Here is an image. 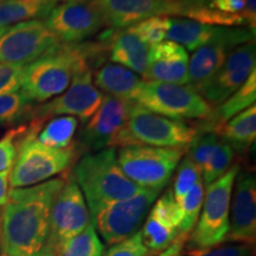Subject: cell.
I'll return each mask as SVG.
<instances>
[{
  "mask_svg": "<svg viewBox=\"0 0 256 256\" xmlns=\"http://www.w3.org/2000/svg\"><path fill=\"white\" fill-rule=\"evenodd\" d=\"M68 174L28 188H10L0 208V256H40L54 200Z\"/></svg>",
  "mask_w": 256,
  "mask_h": 256,
  "instance_id": "obj_1",
  "label": "cell"
},
{
  "mask_svg": "<svg viewBox=\"0 0 256 256\" xmlns=\"http://www.w3.org/2000/svg\"><path fill=\"white\" fill-rule=\"evenodd\" d=\"M90 68L89 43L60 46L23 66L20 90L30 102L51 100L66 90L80 70Z\"/></svg>",
  "mask_w": 256,
  "mask_h": 256,
  "instance_id": "obj_2",
  "label": "cell"
},
{
  "mask_svg": "<svg viewBox=\"0 0 256 256\" xmlns=\"http://www.w3.org/2000/svg\"><path fill=\"white\" fill-rule=\"evenodd\" d=\"M72 177L84 197L90 217L108 204L127 200L142 190L124 176L113 147L82 156Z\"/></svg>",
  "mask_w": 256,
  "mask_h": 256,
  "instance_id": "obj_3",
  "label": "cell"
},
{
  "mask_svg": "<svg viewBox=\"0 0 256 256\" xmlns=\"http://www.w3.org/2000/svg\"><path fill=\"white\" fill-rule=\"evenodd\" d=\"M44 122L32 121L18 142L17 156L10 174L11 188H28L50 180L68 171L78 158L75 146L55 148L38 142L37 133Z\"/></svg>",
  "mask_w": 256,
  "mask_h": 256,
  "instance_id": "obj_4",
  "label": "cell"
},
{
  "mask_svg": "<svg viewBox=\"0 0 256 256\" xmlns=\"http://www.w3.org/2000/svg\"><path fill=\"white\" fill-rule=\"evenodd\" d=\"M240 165H232L222 177L206 186L196 226L188 235L186 254H197L224 243L229 230L230 203Z\"/></svg>",
  "mask_w": 256,
  "mask_h": 256,
  "instance_id": "obj_5",
  "label": "cell"
},
{
  "mask_svg": "<svg viewBox=\"0 0 256 256\" xmlns=\"http://www.w3.org/2000/svg\"><path fill=\"white\" fill-rule=\"evenodd\" d=\"M198 134V128L194 124L156 114L134 102L130 118L112 147L146 145L184 150Z\"/></svg>",
  "mask_w": 256,
  "mask_h": 256,
  "instance_id": "obj_6",
  "label": "cell"
},
{
  "mask_svg": "<svg viewBox=\"0 0 256 256\" xmlns=\"http://www.w3.org/2000/svg\"><path fill=\"white\" fill-rule=\"evenodd\" d=\"M90 222L84 197L72 176H68L51 206L49 229L40 256H58L64 246Z\"/></svg>",
  "mask_w": 256,
  "mask_h": 256,
  "instance_id": "obj_7",
  "label": "cell"
},
{
  "mask_svg": "<svg viewBox=\"0 0 256 256\" xmlns=\"http://www.w3.org/2000/svg\"><path fill=\"white\" fill-rule=\"evenodd\" d=\"M185 150L127 145L116 152L118 162L128 179L142 188L162 191L183 158Z\"/></svg>",
  "mask_w": 256,
  "mask_h": 256,
  "instance_id": "obj_8",
  "label": "cell"
},
{
  "mask_svg": "<svg viewBox=\"0 0 256 256\" xmlns=\"http://www.w3.org/2000/svg\"><path fill=\"white\" fill-rule=\"evenodd\" d=\"M153 113L174 120L206 119L212 107L188 84L144 81L136 98Z\"/></svg>",
  "mask_w": 256,
  "mask_h": 256,
  "instance_id": "obj_9",
  "label": "cell"
},
{
  "mask_svg": "<svg viewBox=\"0 0 256 256\" xmlns=\"http://www.w3.org/2000/svg\"><path fill=\"white\" fill-rule=\"evenodd\" d=\"M159 192L142 188L127 200L108 204L92 216V222L104 241L113 246L139 232Z\"/></svg>",
  "mask_w": 256,
  "mask_h": 256,
  "instance_id": "obj_10",
  "label": "cell"
},
{
  "mask_svg": "<svg viewBox=\"0 0 256 256\" xmlns=\"http://www.w3.org/2000/svg\"><path fill=\"white\" fill-rule=\"evenodd\" d=\"M104 95L92 82V69L86 68L74 76L66 92L38 107L32 108L30 118L32 121L44 122L52 118L69 115L87 121L98 110Z\"/></svg>",
  "mask_w": 256,
  "mask_h": 256,
  "instance_id": "obj_11",
  "label": "cell"
},
{
  "mask_svg": "<svg viewBox=\"0 0 256 256\" xmlns=\"http://www.w3.org/2000/svg\"><path fill=\"white\" fill-rule=\"evenodd\" d=\"M43 20H28L8 26L0 37V63L25 66L60 46Z\"/></svg>",
  "mask_w": 256,
  "mask_h": 256,
  "instance_id": "obj_12",
  "label": "cell"
},
{
  "mask_svg": "<svg viewBox=\"0 0 256 256\" xmlns=\"http://www.w3.org/2000/svg\"><path fill=\"white\" fill-rule=\"evenodd\" d=\"M255 40L248 28H220L209 43L194 51L188 60V84L200 92L218 72L230 52L242 44Z\"/></svg>",
  "mask_w": 256,
  "mask_h": 256,
  "instance_id": "obj_13",
  "label": "cell"
},
{
  "mask_svg": "<svg viewBox=\"0 0 256 256\" xmlns=\"http://www.w3.org/2000/svg\"><path fill=\"white\" fill-rule=\"evenodd\" d=\"M43 22L66 44L81 43L106 26L94 0H62Z\"/></svg>",
  "mask_w": 256,
  "mask_h": 256,
  "instance_id": "obj_14",
  "label": "cell"
},
{
  "mask_svg": "<svg viewBox=\"0 0 256 256\" xmlns=\"http://www.w3.org/2000/svg\"><path fill=\"white\" fill-rule=\"evenodd\" d=\"M256 68L255 40L235 48L220 69L200 92L202 98L212 106H220L241 87Z\"/></svg>",
  "mask_w": 256,
  "mask_h": 256,
  "instance_id": "obj_15",
  "label": "cell"
},
{
  "mask_svg": "<svg viewBox=\"0 0 256 256\" xmlns=\"http://www.w3.org/2000/svg\"><path fill=\"white\" fill-rule=\"evenodd\" d=\"M230 203L229 230L224 242L254 247L256 241V179L250 172H238Z\"/></svg>",
  "mask_w": 256,
  "mask_h": 256,
  "instance_id": "obj_16",
  "label": "cell"
},
{
  "mask_svg": "<svg viewBox=\"0 0 256 256\" xmlns=\"http://www.w3.org/2000/svg\"><path fill=\"white\" fill-rule=\"evenodd\" d=\"M133 104L134 102L104 95L98 110L80 133V142L92 152L112 147L114 139L126 124Z\"/></svg>",
  "mask_w": 256,
  "mask_h": 256,
  "instance_id": "obj_17",
  "label": "cell"
},
{
  "mask_svg": "<svg viewBox=\"0 0 256 256\" xmlns=\"http://www.w3.org/2000/svg\"><path fill=\"white\" fill-rule=\"evenodd\" d=\"M174 17L220 28H246L244 0H172Z\"/></svg>",
  "mask_w": 256,
  "mask_h": 256,
  "instance_id": "obj_18",
  "label": "cell"
},
{
  "mask_svg": "<svg viewBox=\"0 0 256 256\" xmlns=\"http://www.w3.org/2000/svg\"><path fill=\"white\" fill-rule=\"evenodd\" d=\"M106 26L124 30L154 16H172V0H94Z\"/></svg>",
  "mask_w": 256,
  "mask_h": 256,
  "instance_id": "obj_19",
  "label": "cell"
},
{
  "mask_svg": "<svg viewBox=\"0 0 256 256\" xmlns=\"http://www.w3.org/2000/svg\"><path fill=\"white\" fill-rule=\"evenodd\" d=\"M188 55L179 44L162 40L150 46V66L145 82H164L174 84H188Z\"/></svg>",
  "mask_w": 256,
  "mask_h": 256,
  "instance_id": "obj_20",
  "label": "cell"
},
{
  "mask_svg": "<svg viewBox=\"0 0 256 256\" xmlns=\"http://www.w3.org/2000/svg\"><path fill=\"white\" fill-rule=\"evenodd\" d=\"M92 82L98 90L124 101H136L144 80L132 70L119 64L104 63L92 74Z\"/></svg>",
  "mask_w": 256,
  "mask_h": 256,
  "instance_id": "obj_21",
  "label": "cell"
},
{
  "mask_svg": "<svg viewBox=\"0 0 256 256\" xmlns=\"http://www.w3.org/2000/svg\"><path fill=\"white\" fill-rule=\"evenodd\" d=\"M108 57L112 62L132 70L144 78L150 66V46L126 28L114 30Z\"/></svg>",
  "mask_w": 256,
  "mask_h": 256,
  "instance_id": "obj_22",
  "label": "cell"
},
{
  "mask_svg": "<svg viewBox=\"0 0 256 256\" xmlns=\"http://www.w3.org/2000/svg\"><path fill=\"white\" fill-rule=\"evenodd\" d=\"M234 151L246 152L256 136V107L252 104L212 130Z\"/></svg>",
  "mask_w": 256,
  "mask_h": 256,
  "instance_id": "obj_23",
  "label": "cell"
},
{
  "mask_svg": "<svg viewBox=\"0 0 256 256\" xmlns=\"http://www.w3.org/2000/svg\"><path fill=\"white\" fill-rule=\"evenodd\" d=\"M256 100V70L252 72L246 82L238 90L230 95L226 101L217 106V110L211 112L206 118L208 124L203 126L206 132H212L216 127L232 119V116L241 113L247 108L255 104Z\"/></svg>",
  "mask_w": 256,
  "mask_h": 256,
  "instance_id": "obj_24",
  "label": "cell"
},
{
  "mask_svg": "<svg viewBox=\"0 0 256 256\" xmlns=\"http://www.w3.org/2000/svg\"><path fill=\"white\" fill-rule=\"evenodd\" d=\"M62 0H8L0 4V26L44 20Z\"/></svg>",
  "mask_w": 256,
  "mask_h": 256,
  "instance_id": "obj_25",
  "label": "cell"
},
{
  "mask_svg": "<svg viewBox=\"0 0 256 256\" xmlns=\"http://www.w3.org/2000/svg\"><path fill=\"white\" fill-rule=\"evenodd\" d=\"M218 26H209L188 18L170 17L166 40L174 42L188 51H196L212 40Z\"/></svg>",
  "mask_w": 256,
  "mask_h": 256,
  "instance_id": "obj_26",
  "label": "cell"
},
{
  "mask_svg": "<svg viewBox=\"0 0 256 256\" xmlns=\"http://www.w3.org/2000/svg\"><path fill=\"white\" fill-rule=\"evenodd\" d=\"M78 127V119L75 116L63 115L50 119L42 124L37 133L38 142L55 148H68L72 146L74 136Z\"/></svg>",
  "mask_w": 256,
  "mask_h": 256,
  "instance_id": "obj_27",
  "label": "cell"
},
{
  "mask_svg": "<svg viewBox=\"0 0 256 256\" xmlns=\"http://www.w3.org/2000/svg\"><path fill=\"white\" fill-rule=\"evenodd\" d=\"M140 232H142L144 244L148 249L150 255L160 254L162 252H164L174 241L179 234L178 229L160 222L152 215L147 217Z\"/></svg>",
  "mask_w": 256,
  "mask_h": 256,
  "instance_id": "obj_28",
  "label": "cell"
},
{
  "mask_svg": "<svg viewBox=\"0 0 256 256\" xmlns=\"http://www.w3.org/2000/svg\"><path fill=\"white\" fill-rule=\"evenodd\" d=\"M104 246L90 222L81 234L64 246L58 256H104Z\"/></svg>",
  "mask_w": 256,
  "mask_h": 256,
  "instance_id": "obj_29",
  "label": "cell"
},
{
  "mask_svg": "<svg viewBox=\"0 0 256 256\" xmlns=\"http://www.w3.org/2000/svg\"><path fill=\"white\" fill-rule=\"evenodd\" d=\"M31 102L20 90L0 95V126L16 124L30 118Z\"/></svg>",
  "mask_w": 256,
  "mask_h": 256,
  "instance_id": "obj_30",
  "label": "cell"
},
{
  "mask_svg": "<svg viewBox=\"0 0 256 256\" xmlns=\"http://www.w3.org/2000/svg\"><path fill=\"white\" fill-rule=\"evenodd\" d=\"M204 200V184L200 179L196 184L190 188L185 196L178 202L180 206L183 218L178 226L179 234H188L190 235L191 230L196 226L198 217H200L202 206Z\"/></svg>",
  "mask_w": 256,
  "mask_h": 256,
  "instance_id": "obj_31",
  "label": "cell"
},
{
  "mask_svg": "<svg viewBox=\"0 0 256 256\" xmlns=\"http://www.w3.org/2000/svg\"><path fill=\"white\" fill-rule=\"evenodd\" d=\"M235 151L226 142L220 139L215 152L208 164L202 170V180L204 185H209L226 174L232 166Z\"/></svg>",
  "mask_w": 256,
  "mask_h": 256,
  "instance_id": "obj_32",
  "label": "cell"
},
{
  "mask_svg": "<svg viewBox=\"0 0 256 256\" xmlns=\"http://www.w3.org/2000/svg\"><path fill=\"white\" fill-rule=\"evenodd\" d=\"M170 26V17L168 16H154L147 18L136 25L127 28L132 34L139 37L148 46H153L166 38Z\"/></svg>",
  "mask_w": 256,
  "mask_h": 256,
  "instance_id": "obj_33",
  "label": "cell"
},
{
  "mask_svg": "<svg viewBox=\"0 0 256 256\" xmlns=\"http://www.w3.org/2000/svg\"><path fill=\"white\" fill-rule=\"evenodd\" d=\"M150 215L154 216L160 222L168 224L172 228L178 229L182 218H183V214H182L180 206L174 196L172 188H168L162 194V196L158 198V200L156 202V204L150 211Z\"/></svg>",
  "mask_w": 256,
  "mask_h": 256,
  "instance_id": "obj_34",
  "label": "cell"
},
{
  "mask_svg": "<svg viewBox=\"0 0 256 256\" xmlns=\"http://www.w3.org/2000/svg\"><path fill=\"white\" fill-rule=\"evenodd\" d=\"M200 179H202V170L188 156L182 159L177 166V174L172 188L176 200H180Z\"/></svg>",
  "mask_w": 256,
  "mask_h": 256,
  "instance_id": "obj_35",
  "label": "cell"
},
{
  "mask_svg": "<svg viewBox=\"0 0 256 256\" xmlns=\"http://www.w3.org/2000/svg\"><path fill=\"white\" fill-rule=\"evenodd\" d=\"M220 142V138L214 132H206L204 134H198L194 138L191 145L188 147V156L196 164L200 170L208 164L211 156L215 152L216 147Z\"/></svg>",
  "mask_w": 256,
  "mask_h": 256,
  "instance_id": "obj_36",
  "label": "cell"
},
{
  "mask_svg": "<svg viewBox=\"0 0 256 256\" xmlns=\"http://www.w3.org/2000/svg\"><path fill=\"white\" fill-rule=\"evenodd\" d=\"M28 126H23L10 130L4 136L0 139V172L11 170L17 156L18 142L20 138L26 132Z\"/></svg>",
  "mask_w": 256,
  "mask_h": 256,
  "instance_id": "obj_37",
  "label": "cell"
},
{
  "mask_svg": "<svg viewBox=\"0 0 256 256\" xmlns=\"http://www.w3.org/2000/svg\"><path fill=\"white\" fill-rule=\"evenodd\" d=\"M104 256H150V252L144 244L142 232L139 230L124 241L110 246Z\"/></svg>",
  "mask_w": 256,
  "mask_h": 256,
  "instance_id": "obj_38",
  "label": "cell"
},
{
  "mask_svg": "<svg viewBox=\"0 0 256 256\" xmlns=\"http://www.w3.org/2000/svg\"><path fill=\"white\" fill-rule=\"evenodd\" d=\"M23 66L0 63V95L18 92L20 89V78Z\"/></svg>",
  "mask_w": 256,
  "mask_h": 256,
  "instance_id": "obj_39",
  "label": "cell"
},
{
  "mask_svg": "<svg viewBox=\"0 0 256 256\" xmlns=\"http://www.w3.org/2000/svg\"><path fill=\"white\" fill-rule=\"evenodd\" d=\"M186 256H254V247L232 243V244L217 246L215 248L197 254H186Z\"/></svg>",
  "mask_w": 256,
  "mask_h": 256,
  "instance_id": "obj_40",
  "label": "cell"
},
{
  "mask_svg": "<svg viewBox=\"0 0 256 256\" xmlns=\"http://www.w3.org/2000/svg\"><path fill=\"white\" fill-rule=\"evenodd\" d=\"M242 16L246 20V28L256 34V0H244Z\"/></svg>",
  "mask_w": 256,
  "mask_h": 256,
  "instance_id": "obj_41",
  "label": "cell"
},
{
  "mask_svg": "<svg viewBox=\"0 0 256 256\" xmlns=\"http://www.w3.org/2000/svg\"><path fill=\"white\" fill-rule=\"evenodd\" d=\"M10 174H11V170L0 172V188L10 186Z\"/></svg>",
  "mask_w": 256,
  "mask_h": 256,
  "instance_id": "obj_42",
  "label": "cell"
},
{
  "mask_svg": "<svg viewBox=\"0 0 256 256\" xmlns=\"http://www.w3.org/2000/svg\"><path fill=\"white\" fill-rule=\"evenodd\" d=\"M8 188H0V208L2 206H5V203L8 202Z\"/></svg>",
  "mask_w": 256,
  "mask_h": 256,
  "instance_id": "obj_43",
  "label": "cell"
},
{
  "mask_svg": "<svg viewBox=\"0 0 256 256\" xmlns=\"http://www.w3.org/2000/svg\"><path fill=\"white\" fill-rule=\"evenodd\" d=\"M8 26H0V37H2V34H4V32L8 30Z\"/></svg>",
  "mask_w": 256,
  "mask_h": 256,
  "instance_id": "obj_44",
  "label": "cell"
},
{
  "mask_svg": "<svg viewBox=\"0 0 256 256\" xmlns=\"http://www.w3.org/2000/svg\"><path fill=\"white\" fill-rule=\"evenodd\" d=\"M8 2V0H0V4H2V2Z\"/></svg>",
  "mask_w": 256,
  "mask_h": 256,
  "instance_id": "obj_45",
  "label": "cell"
}]
</instances>
